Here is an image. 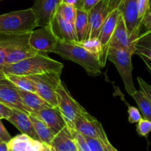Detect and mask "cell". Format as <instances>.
I'll list each match as a JSON object with an SVG mask.
<instances>
[{"mask_svg": "<svg viewBox=\"0 0 151 151\" xmlns=\"http://www.w3.org/2000/svg\"><path fill=\"white\" fill-rule=\"evenodd\" d=\"M74 28L77 39V43H81L85 41L88 31V12L82 8H76Z\"/></svg>", "mask_w": 151, "mask_h": 151, "instance_id": "7402d4cb", "label": "cell"}, {"mask_svg": "<svg viewBox=\"0 0 151 151\" xmlns=\"http://www.w3.org/2000/svg\"><path fill=\"white\" fill-rule=\"evenodd\" d=\"M5 59H6V52H5V49L0 45V70L2 67L5 65Z\"/></svg>", "mask_w": 151, "mask_h": 151, "instance_id": "60d3db41", "label": "cell"}, {"mask_svg": "<svg viewBox=\"0 0 151 151\" xmlns=\"http://www.w3.org/2000/svg\"><path fill=\"white\" fill-rule=\"evenodd\" d=\"M84 137L88 142L91 151H104L102 145L98 139H94V138L87 137V136H84Z\"/></svg>", "mask_w": 151, "mask_h": 151, "instance_id": "e575fe53", "label": "cell"}, {"mask_svg": "<svg viewBox=\"0 0 151 151\" xmlns=\"http://www.w3.org/2000/svg\"><path fill=\"white\" fill-rule=\"evenodd\" d=\"M11 111H12V109L7 107L2 102H0V114L3 117V119H8V118L11 115Z\"/></svg>", "mask_w": 151, "mask_h": 151, "instance_id": "74e56055", "label": "cell"}, {"mask_svg": "<svg viewBox=\"0 0 151 151\" xmlns=\"http://www.w3.org/2000/svg\"><path fill=\"white\" fill-rule=\"evenodd\" d=\"M58 42L50 25L33 30L28 36V44L40 53H54Z\"/></svg>", "mask_w": 151, "mask_h": 151, "instance_id": "ba28073f", "label": "cell"}, {"mask_svg": "<svg viewBox=\"0 0 151 151\" xmlns=\"http://www.w3.org/2000/svg\"><path fill=\"white\" fill-rule=\"evenodd\" d=\"M108 15L107 0H101L91 11H88V31L86 40L98 38L101 27Z\"/></svg>", "mask_w": 151, "mask_h": 151, "instance_id": "7c38bea8", "label": "cell"}, {"mask_svg": "<svg viewBox=\"0 0 151 151\" xmlns=\"http://www.w3.org/2000/svg\"><path fill=\"white\" fill-rule=\"evenodd\" d=\"M37 27V19L31 8L0 15V35L27 34Z\"/></svg>", "mask_w": 151, "mask_h": 151, "instance_id": "3957f363", "label": "cell"}, {"mask_svg": "<svg viewBox=\"0 0 151 151\" xmlns=\"http://www.w3.org/2000/svg\"><path fill=\"white\" fill-rule=\"evenodd\" d=\"M64 65L51 59L47 53H40L17 63L5 65L1 70L5 75L30 76L62 71Z\"/></svg>", "mask_w": 151, "mask_h": 151, "instance_id": "6da1fadb", "label": "cell"}, {"mask_svg": "<svg viewBox=\"0 0 151 151\" xmlns=\"http://www.w3.org/2000/svg\"><path fill=\"white\" fill-rule=\"evenodd\" d=\"M120 17H121V14L119 9L112 11L110 14H109L101 27L99 35L98 36V39L102 45L104 57L106 59H107V51H108V45L110 39L114 33Z\"/></svg>", "mask_w": 151, "mask_h": 151, "instance_id": "9a60e30c", "label": "cell"}, {"mask_svg": "<svg viewBox=\"0 0 151 151\" xmlns=\"http://www.w3.org/2000/svg\"><path fill=\"white\" fill-rule=\"evenodd\" d=\"M134 52L122 49L110 48L107 51V59L115 65L124 83V88L130 96H132L136 89L133 79L132 56Z\"/></svg>", "mask_w": 151, "mask_h": 151, "instance_id": "277c9868", "label": "cell"}, {"mask_svg": "<svg viewBox=\"0 0 151 151\" xmlns=\"http://www.w3.org/2000/svg\"><path fill=\"white\" fill-rule=\"evenodd\" d=\"M11 139L12 137L2 122V119H0V142H5L8 143Z\"/></svg>", "mask_w": 151, "mask_h": 151, "instance_id": "8d00e7d4", "label": "cell"}, {"mask_svg": "<svg viewBox=\"0 0 151 151\" xmlns=\"http://www.w3.org/2000/svg\"><path fill=\"white\" fill-rule=\"evenodd\" d=\"M51 147L55 151H79L75 138L68 125L55 135Z\"/></svg>", "mask_w": 151, "mask_h": 151, "instance_id": "e0dca14e", "label": "cell"}, {"mask_svg": "<svg viewBox=\"0 0 151 151\" xmlns=\"http://www.w3.org/2000/svg\"><path fill=\"white\" fill-rule=\"evenodd\" d=\"M101 0H79V3L76 8H82L87 12L91 11L93 7H95Z\"/></svg>", "mask_w": 151, "mask_h": 151, "instance_id": "836d02e7", "label": "cell"}, {"mask_svg": "<svg viewBox=\"0 0 151 151\" xmlns=\"http://www.w3.org/2000/svg\"><path fill=\"white\" fill-rule=\"evenodd\" d=\"M7 120L14 124L22 133L27 135L36 140H39L28 114L23 113L20 110L12 109L11 115Z\"/></svg>", "mask_w": 151, "mask_h": 151, "instance_id": "d6986e66", "label": "cell"}, {"mask_svg": "<svg viewBox=\"0 0 151 151\" xmlns=\"http://www.w3.org/2000/svg\"><path fill=\"white\" fill-rule=\"evenodd\" d=\"M57 108L67 122L68 127H71L78 117L85 115L88 112L71 96L63 82H61L56 90Z\"/></svg>", "mask_w": 151, "mask_h": 151, "instance_id": "8992f818", "label": "cell"}, {"mask_svg": "<svg viewBox=\"0 0 151 151\" xmlns=\"http://www.w3.org/2000/svg\"><path fill=\"white\" fill-rule=\"evenodd\" d=\"M17 90H18V92L19 93L20 97L22 99L23 102L31 110L32 113L40 111L43 109L47 108V107H52L47 101H45L40 96L38 95L36 93L23 91V90L18 89V88H17Z\"/></svg>", "mask_w": 151, "mask_h": 151, "instance_id": "44dd1931", "label": "cell"}, {"mask_svg": "<svg viewBox=\"0 0 151 151\" xmlns=\"http://www.w3.org/2000/svg\"><path fill=\"white\" fill-rule=\"evenodd\" d=\"M62 3V0H34L31 8L36 15L38 27L50 25Z\"/></svg>", "mask_w": 151, "mask_h": 151, "instance_id": "30bf717a", "label": "cell"}, {"mask_svg": "<svg viewBox=\"0 0 151 151\" xmlns=\"http://www.w3.org/2000/svg\"><path fill=\"white\" fill-rule=\"evenodd\" d=\"M136 131L141 136H147L151 132V122L145 118H142L137 123Z\"/></svg>", "mask_w": 151, "mask_h": 151, "instance_id": "f1b7e54d", "label": "cell"}, {"mask_svg": "<svg viewBox=\"0 0 151 151\" xmlns=\"http://www.w3.org/2000/svg\"><path fill=\"white\" fill-rule=\"evenodd\" d=\"M137 82L140 91L145 94V96L147 98L151 104V86L141 77H137Z\"/></svg>", "mask_w": 151, "mask_h": 151, "instance_id": "d6a6232c", "label": "cell"}, {"mask_svg": "<svg viewBox=\"0 0 151 151\" xmlns=\"http://www.w3.org/2000/svg\"><path fill=\"white\" fill-rule=\"evenodd\" d=\"M40 151H52V147L51 145H47V144L43 143L42 147L41 148Z\"/></svg>", "mask_w": 151, "mask_h": 151, "instance_id": "f6af8a7d", "label": "cell"}, {"mask_svg": "<svg viewBox=\"0 0 151 151\" xmlns=\"http://www.w3.org/2000/svg\"><path fill=\"white\" fill-rule=\"evenodd\" d=\"M139 107L143 117L151 122V104L141 91H136L131 96Z\"/></svg>", "mask_w": 151, "mask_h": 151, "instance_id": "484cf974", "label": "cell"}, {"mask_svg": "<svg viewBox=\"0 0 151 151\" xmlns=\"http://www.w3.org/2000/svg\"><path fill=\"white\" fill-rule=\"evenodd\" d=\"M0 119H3V117L2 116V115L0 114Z\"/></svg>", "mask_w": 151, "mask_h": 151, "instance_id": "7dc6e473", "label": "cell"}, {"mask_svg": "<svg viewBox=\"0 0 151 151\" xmlns=\"http://www.w3.org/2000/svg\"><path fill=\"white\" fill-rule=\"evenodd\" d=\"M76 12V8L75 6L62 3L58 9L57 14H59L65 21L74 26Z\"/></svg>", "mask_w": 151, "mask_h": 151, "instance_id": "4316f807", "label": "cell"}, {"mask_svg": "<svg viewBox=\"0 0 151 151\" xmlns=\"http://www.w3.org/2000/svg\"><path fill=\"white\" fill-rule=\"evenodd\" d=\"M10 151H40L43 143L27 135L21 133L8 142Z\"/></svg>", "mask_w": 151, "mask_h": 151, "instance_id": "ac0fdd59", "label": "cell"}, {"mask_svg": "<svg viewBox=\"0 0 151 151\" xmlns=\"http://www.w3.org/2000/svg\"><path fill=\"white\" fill-rule=\"evenodd\" d=\"M54 53L67 60L82 66L89 75L96 76L101 73V63L94 55L80 45L58 42Z\"/></svg>", "mask_w": 151, "mask_h": 151, "instance_id": "7a4b0ae2", "label": "cell"}, {"mask_svg": "<svg viewBox=\"0 0 151 151\" xmlns=\"http://www.w3.org/2000/svg\"><path fill=\"white\" fill-rule=\"evenodd\" d=\"M52 151H55V150H53V148H52Z\"/></svg>", "mask_w": 151, "mask_h": 151, "instance_id": "681fc988", "label": "cell"}, {"mask_svg": "<svg viewBox=\"0 0 151 151\" xmlns=\"http://www.w3.org/2000/svg\"><path fill=\"white\" fill-rule=\"evenodd\" d=\"M62 3L76 7L79 3V0H62Z\"/></svg>", "mask_w": 151, "mask_h": 151, "instance_id": "7bdbcfd3", "label": "cell"}, {"mask_svg": "<svg viewBox=\"0 0 151 151\" xmlns=\"http://www.w3.org/2000/svg\"><path fill=\"white\" fill-rule=\"evenodd\" d=\"M40 53H40L34 50L28 44V41L25 42L7 53L5 65L17 63Z\"/></svg>", "mask_w": 151, "mask_h": 151, "instance_id": "ffe728a7", "label": "cell"}, {"mask_svg": "<svg viewBox=\"0 0 151 151\" xmlns=\"http://www.w3.org/2000/svg\"><path fill=\"white\" fill-rule=\"evenodd\" d=\"M0 102L10 108L20 110L28 115L32 113L23 102L17 88L7 79L0 81Z\"/></svg>", "mask_w": 151, "mask_h": 151, "instance_id": "8fae6325", "label": "cell"}, {"mask_svg": "<svg viewBox=\"0 0 151 151\" xmlns=\"http://www.w3.org/2000/svg\"><path fill=\"white\" fill-rule=\"evenodd\" d=\"M107 1H108L109 14H110L112 11L118 9L123 0H107Z\"/></svg>", "mask_w": 151, "mask_h": 151, "instance_id": "ab89813d", "label": "cell"}, {"mask_svg": "<svg viewBox=\"0 0 151 151\" xmlns=\"http://www.w3.org/2000/svg\"><path fill=\"white\" fill-rule=\"evenodd\" d=\"M0 151H10L7 142H0Z\"/></svg>", "mask_w": 151, "mask_h": 151, "instance_id": "ee69618b", "label": "cell"}, {"mask_svg": "<svg viewBox=\"0 0 151 151\" xmlns=\"http://www.w3.org/2000/svg\"><path fill=\"white\" fill-rule=\"evenodd\" d=\"M6 79L18 89L36 93V88L28 76L20 75H6Z\"/></svg>", "mask_w": 151, "mask_h": 151, "instance_id": "d4e9b609", "label": "cell"}, {"mask_svg": "<svg viewBox=\"0 0 151 151\" xmlns=\"http://www.w3.org/2000/svg\"><path fill=\"white\" fill-rule=\"evenodd\" d=\"M0 1H2V0H0Z\"/></svg>", "mask_w": 151, "mask_h": 151, "instance_id": "f907efd6", "label": "cell"}, {"mask_svg": "<svg viewBox=\"0 0 151 151\" xmlns=\"http://www.w3.org/2000/svg\"><path fill=\"white\" fill-rule=\"evenodd\" d=\"M135 54H137L142 57L147 58V59L151 60V48L142 47L139 45H136V50Z\"/></svg>", "mask_w": 151, "mask_h": 151, "instance_id": "d590c367", "label": "cell"}, {"mask_svg": "<svg viewBox=\"0 0 151 151\" xmlns=\"http://www.w3.org/2000/svg\"><path fill=\"white\" fill-rule=\"evenodd\" d=\"M72 131L73 135L74 138H75L76 143L77 145L78 150L79 151H91V148H90L89 145H88V142L85 140V137H84L83 135H82L81 133H78L76 130H75L74 129L70 127Z\"/></svg>", "mask_w": 151, "mask_h": 151, "instance_id": "83f0119b", "label": "cell"}, {"mask_svg": "<svg viewBox=\"0 0 151 151\" xmlns=\"http://www.w3.org/2000/svg\"><path fill=\"white\" fill-rule=\"evenodd\" d=\"M62 72L58 71L28 76L36 88V93L53 107H57L56 90L62 82Z\"/></svg>", "mask_w": 151, "mask_h": 151, "instance_id": "5b68a950", "label": "cell"}, {"mask_svg": "<svg viewBox=\"0 0 151 151\" xmlns=\"http://www.w3.org/2000/svg\"><path fill=\"white\" fill-rule=\"evenodd\" d=\"M150 10H151V0H150Z\"/></svg>", "mask_w": 151, "mask_h": 151, "instance_id": "c3c4849f", "label": "cell"}, {"mask_svg": "<svg viewBox=\"0 0 151 151\" xmlns=\"http://www.w3.org/2000/svg\"><path fill=\"white\" fill-rule=\"evenodd\" d=\"M127 113H128V121L129 122L133 124V123H138L139 120L142 118L141 116L140 110L136 107L128 105L127 107Z\"/></svg>", "mask_w": 151, "mask_h": 151, "instance_id": "4dcf8cb0", "label": "cell"}, {"mask_svg": "<svg viewBox=\"0 0 151 151\" xmlns=\"http://www.w3.org/2000/svg\"><path fill=\"white\" fill-rule=\"evenodd\" d=\"M50 26L59 42L73 44L77 43L74 26L65 21L59 14H56Z\"/></svg>", "mask_w": 151, "mask_h": 151, "instance_id": "4fadbf2b", "label": "cell"}, {"mask_svg": "<svg viewBox=\"0 0 151 151\" xmlns=\"http://www.w3.org/2000/svg\"><path fill=\"white\" fill-rule=\"evenodd\" d=\"M70 127L74 129L84 136L94 138L98 139L100 142L108 139L101 123L89 113L78 117Z\"/></svg>", "mask_w": 151, "mask_h": 151, "instance_id": "9c48e42d", "label": "cell"}, {"mask_svg": "<svg viewBox=\"0 0 151 151\" xmlns=\"http://www.w3.org/2000/svg\"><path fill=\"white\" fill-rule=\"evenodd\" d=\"M110 48L131 50V51L134 52L135 54L136 45L130 42L127 27H126L122 16L120 17V19L117 24L115 30H114V33H113V36L110 39L108 45V50Z\"/></svg>", "mask_w": 151, "mask_h": 151, "instance_id": "2e32d148", "label": "cell"}, {"mask_svg": "<svg viewBox=\"0 0 151 151\" xmlns=\"http://www.w3.org/2000/svg\"><path fill=\"white\" fill-rule=\"evenodd\" d=\"M142 26L145 27L147 31H151V10L143 18Z\"/></svg>", "mask_w": 151, "mask_h": 151, "instance_id": "f35d334b", "label": "cell"}, {"mask_svg": "<svg viewBox=\"0 0 151 151\" xmlns=\"http://www.w3.org/2000/svg\"><path fill=\"white\" fill-rule=\"evenodd\" d=\"M77 44L80 45L84 48L88 50L90 53L94 55L99 59L102 68H104L105 66L107 59L104 57L102 45H101V42H100L98 38L88 39V40H85L82 42L77 43Z\"/></svg>", "mask_w": 151, "mask_h": 151, "instance_id": "cb8c5ba5", "label": "cell"}, {"mask_svg": "<svg viewBox=\"0 0 151 151\" xmlns=\"http://www.w3.org/2000/svg\"><path fill=\"white\" fill-rule=\"evenodd\" d=\"M29 117L33 124L35 133H36L39 140L44 144L51 145L53 138L56 134L41 119L32 115H29Z\"/></svg>", "mask_w": 151, "mask_h": 151, "instance_id": "603a6c76", "label": "cell"}, {"mask_svg": "<svg viewBox=\"0 0 151 151\" xmlns=\"http://www.w3.org/2000/svg\"><path fill=\"white\" fill-rule=\"evenodd\" d=\"M30 115L37 117L44 122L55 134L68 125L66 120L57 107H47L40 111L35 112Z\"/></svg>", "mask_w": 151, "mask_h": 151, "instance_id": "5bb4252c", "label": "cell"}, {"mask_svg": "<svg viewBox=\"0 0 151 151\" xmlns=\"http://www.w3.org/2000/svg\"><path fill=\"white\" fill-rule=\"evenodd\" d=\"M101 145H102L103 147H104V151H119L110 144V142H109L108 139L104 141V142H101Z\"/></svg>", "mask_w": 151, "mask_h": 151, "instance_id": "b9f144b4", "label": "cell"}, {"mask_svg": "<svg viewBox=\"0 0 151 151\" xmlns=\"http://www.w3.org/2000/svg\"><path fill=\"white\" fill-rule=\"evenodd\" d=\"M136 45L151 48V31H146L139 35L136 41Z\"/></svg>", "mask_w": 151, "mask_h": 151, "instance_id": "f546056e", "label": "cell"}, {"mask_svg": "<svg viewBox=\"0 0 151 151\" xmlns=\"http://www.w3.org/2000/svg\"><path fill=\"white\" fill-rule=\"evenodd\" d=\"M138 5H139V20L142 23V20L145 16L150 11V0H138Z\"/></svg>", "mask_w": 151, "mask_h": 151, "instance_id": "1f68e13d", "label": "cell"}, {"mask_svg": "<svg viewBox=\"0 0 151 151\" xmlns=\"http://www.w3.org/2000/svg\"><path fill=\"white\" fill-rule=\"evenodd\" d=\"M118 9L127 27L130 42L136 45L142 27L139 17L138 0H123Z\"/></svg>", "mask_w": 151, "mask_h": 151, "instance_id": "52a82bcc", "label": "cell"}, {"mask_svg": "<svg viewBox=\"0 0 151 151\" xmlns=\"http://www.w3.org/2000/svg\"><path fill=\"white\" fill-rule=\"evenodd\" d=\"M5 79H6V75L2 70H0V81L5 80Z\"/></svg>", "mask_w": 151, "mask_h": 151, "instance_id": "bcb514c9", "label": "cell"}]
</instances>
